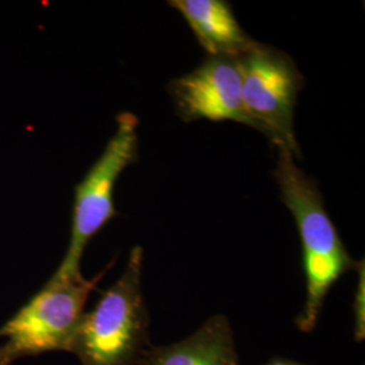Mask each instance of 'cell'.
<instances>
[{"mask_svg":"<svg viewBox=\"0 0 365 365\" xmlns=\"http://www.w3.org/2000/svg\"><path fill=\"white\" fill-rule=\"evenodd\" d=\"M274 178L299 232L306 302L297 325L302 331L310 333L318 324L331 287L342 274L357 269L360 262L345 248L325 209L318 184L300 170L288 150H279Z\"/></svg>","mask_w":365,"mask_h":365,"instance_id":"obj_1","label":"cell"},{"mask_svg":"<svg viewBox=\"0 0 365 365\" xmlns=\"http://www.w3.org/2000/svg\"><path fill=\"white\" fill-rule=\"evenodd\" d=\"M144 250H130L125 269L86 312L69 353L81 365H140L149 342V312L143 291Z\"/></svg>","mask_w":365,"mask_h":365,"instance_id":"obj_2","label":"cell"},{"mask_svg":"<svg viewBox=\"0 0 365 365\" xmlns=\"http://www.w3.org/2000/svg\"><path fill=\"white\" fill-rule=\"evenodd\" d=\"M114 261L92 279L60 274L51 279L0 327L3 365L26 357L68 352L86 313V304Z\"/></svg>","mask_w":365,"mask_h":365,"instance_id":"obj_3","label":"cell"},{"mask_svg":"<svg viewBox=\"0 0 365 365\" xmlns=\"http://www.w3.org/2000/svg\"><path fill=\"white\" fill-rule=\"evenodd\" d=\"M237 61L249 128L262 133L277 150L299 157L294 117L304 78L295 61L287 53L256 41Z\"/></svg>","mask_w":365,"mask_h":365,"instance_id":"obj_4","label":"cell"},{"mask_svg":"<svg viewBox=\"0 0 365 365\" xmlns=\"http://www.w3.org/2000/svg\"><path fill=\"white\" fill-rule=\"evenodd\" d=\"M138 158V118L120 113L117 129L102 155L75 187L71 237L57 272L78 274L87 245L108 222L117 217L114 191L118 179Z\"/></svg>","mask_w":365,"mask_h":365,"instance_id":"obj_5","label":"cell"},{"mask_svg":"<svg viewBox=\"0 0 365 365\" xmlns=\"http://www.w3.org/2000/svg\"><path fill=\"white\" fill-rule=\"evenodd\" d=\"M168 91L184 122L233 120L248 126L237 58L207 57L192 72L172 80Z\"/></svg>","mask_w":365,"mask_h":365,"instance_id":"obj_6","label":"cell"},{"mask_svg":"<svg viewBox=\"0 0 365 365\" xmlns=\"http://www.w3.org/2000/svg\"><path fill=\"white\" fill-rule=\"evenodd\" d=\"M209 57L238 58L255 43L223 0H170Z\"/></svg>","mask_w":365,"mask_h":365,"instance_id":"obj_7","label":"cell"},{"mask_svg":"<svg viewBox=\"0 0 365 365\" xmlns=\"http://www.w3.org/2000/svg\"><path fill=\"white\" fill-rule=\"evenodd\" d=\"M140 365H238L230 321L218 314L187 339L170 345H152Z\"/></svg>","mask_w":365,"mask_h":365,"instance_id":"obj_8","label":"cell"},{"mask_svg":"<svg viewBox=\"0 0 365 365\" xmlns=\"http://www.w3.org/2000/svg\"><path fill=\"white\" fill-rule=\"evenodd\" d=\"M360 280L354 299V337L356 341H363L365 337V313H364V265L360 269Z\"/></svg>","mask_w":365,"mask_h":365,"instance_id":"obj_9","label":"cell"},{"mask_svg":"<svg viewBox=\"0 0 365 365\" xmlns=\"http://www.w3.org/2000/svg\"><path fill=\"white\" fill-rule=\"evenodd\" d=\"M265 365H306L298 363V361H294V360H288V359H282V357H276L272 359L271 361H268Z\"/></svg>","mask_w":365,"mask_h":365,"instance_id":"obj_10","label":"cell"},{"mask_svg":"<svg viewBox=\"0 0 365 365\" xmlns=\"http://www.w3.org/2000/svg\"><path fill=\"white\" fill-rule=\"evenodd\" d=\"M0 365H3V353H1V349H0Z\"/></svg>","mask_w":365,"mask_h":365,"instance_id":"obj_11","label":"cell"}]
</instances>
